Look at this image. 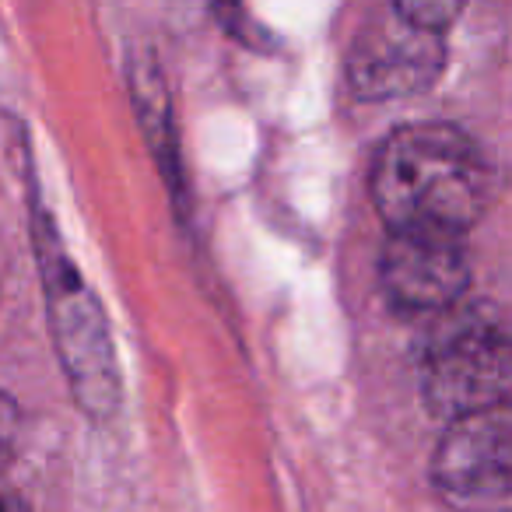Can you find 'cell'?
Segmentation results:
<instances>
[{
	"label": "cell",
	"instance_id": "cell-10",
	"mask_svg": "<svg viewBox=\"0 0 512 512\" xmlns=\"http://www.w3.org/2000/svg\"><path fill=\"white\" fill-rule=\"evenodd\" d=\"M8 512H29V509H25V505L18 502V498H8Z\"/></svg>",
	"mask_w": 512,
	"mask_h": 512
},
{
	"label": "cell",
	"instance_id": "cell-9",
	"mask_svg": "<svg viewBox=\"0 0 512 512\" xmlns=\"http://www.w3.org/2000/svg\"><path fill=\"white\" fill-rule=\"evenodd\" d=\"M211 4H214V15H218L221 29H228L235 39H242V43H256V39H260L256 25L249 22L246 8H242V0H211Z\"/></svg>",
	"mask_w": 512,
	"mask_h": 512
},
{
	"label": "cell",
	"instance_id": "cell-4",
	"mask_svg": "<svg viewBox=\"0 0 512 512\" xmlns=\"http://www.w3.org/2000/svg\"><path fill=\"white\" fill-rule=\"evenodd\" d=\"M432 477L456 509L491 512L512 505V397L449 421Z\"/></svg>",
	"mask_w": 512,
	"mask_h": 512
},
{
	"label": "cell",
	"instance_id": "cell-5",
	"mask_svg": "<svg viewBox=\"0 0 512 512\" xmlns=\"http://www.w3.org/2000/svg\"><path fill=\"white\" fill-rule=\"evenodd\" d=\"M446 67L442 32L414 25L397 8L372 18L348 53V85L358 99L386 102L418 95L435 85Z\"/></svg>",
	"mask_w": 512,
	"mask_h": 512
},
{
	"label": "cell",
	"instance_id": "cell-8",
	"mask_svg": "<svg viewBox=\"0 0 512 512\" xmlns=\"http://www.w3.org/2000/svg\"><path fill=\"white\" fill-rule=\"evenodd\" d=\"M463 4L467 0H393V8L414 25H425V29L446 32L449 25L460 18Z\"/></svg>",
	"mask_w": 512,
	"mask_h": 512
},
{
	"label": "cell",
	"instance_id": "cell-1",
	"mask_svg": "<svg viewBox=\"0 0 512 512\" xmlns=\"http://www.w3.org/2000/svg\"><path fill=\"white\" fill-rule=\"evenodd\" d=\"M491 165L463 130L411 123L376 151L369 190L390 232L467 235L491 204Z\"/></svg>",
	"mask_w": 512,
	"mask_h": 512
},
{
	"label": "cell",
	"instance_id": "cell-3",
	"mask_svg": "<svg viewBox=\"0 0 512 512\" xmlns=\"http://www.w3.org/2000/svg\"><path fill=\"white\" fill-rule=\"evenodd\" d=\"M421 397L446 421L512 397V330L481 309L439 316L421 351Z\"/></svg>",
	"mask_w": 512,
	"mask_h": 512
},
{
	"label": "cell",
	"instance_id": "cell-6",
	"mask_svg": "<svg viewBox=\"0 0 512 512\" xmlns=\"http://www.w3.org/2000/svg\"><path fill=\"white\" fill-rule=\"evenodd\" d=\"M379 285L393 309L442 316L460 306L470 285V260L460 235L390 232L379 256Z\"/></svg>",
	"mask_w": 512,
	"mask_h": 512
},
{
	"label": "cell",
	"instance_id": "cell-2",
	"mask_svg": "<svg viewBox=\"0 0 512 512\" xmlns=\"http://www.w3.org/2000/svg\"><path fill=\"white\" fill-rule=\"evenodd\" d=\"M32 232H36L32 239H36L39 274H43L46 288L53 344H57L67 383H71L81 411L92 418H109L120 407V372H116V351L106 313L43 211H36Z\"/></svg>",
	"mask_w": 512,
	"mask_h": 512
},
{
	"label": "cell",
	"instance_id": "cell-7",
	"mask_svg": "<svg viewBox=\"0 0 512 512\" xmlns=\"http://www.w3.org/2000/svg\"><path fill=\"white\" fill-rule=\"evenodd\" d=\"M130 95H134V109L141 130L148 137L151 151H155L158 165L165 172V183H172V190H179V158H176V137H172V109H169V92H165L162 71H158L155 57L148 50L130 53Z\"/></svg>",
	"mask_w": 512,
	"mask_h": 512
}]
</instances>
